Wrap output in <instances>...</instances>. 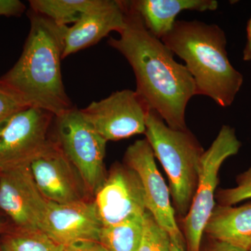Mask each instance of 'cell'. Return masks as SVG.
Wrapping results in <instances>:
<instances>
[{"instance_id": "cell-1", "label": "cell", "mask_w": 251, "mask_h": 251, "mask_svg": "<svg viewBox=\"0 0 251 251\" xmlns=\"http://www.w3.org/2000/svg\"><path fill=\"white\" fill-rule=\"evenodd\" d=\"M122 1L125 27L119 38L109 39V45L129 63L136 79L135 91L150 109L173 129H187L186 107L197 95L192 76L164 43L148 30L130 1Z\"/></svg>"}, {"instance_id": "cell-2", "label": "cell", "mask_w": 251, "mask_h": 251, "mask_svg": "<svg viewBox=\"0 0 251 251\" xmlns=\"http://www.w3.org/2000/svg\"><path fill=\"white\" fill-rule=\"evenodd\" d=\"M30 30L21 57L0 77V85L27 106L54 116L74 108L63 83L61 61L67 26L29 11Z\"/></svg>"}, {"instance_id": "cell-3", "label": "cell", "mask_w": 251, "mask_h": 251, "mask_svg": "<svg viewBox=\"0 0 251 251\" xmlns=\"http://www.w3.org/2000/svg\"><path fill=\"white\" fill-rule=\"evenodd\" d=\"M161 41L184 61L197 95L205 96L223 108L230 106L244 77L229 62L226 34L217 25L176 21Z\"/></svg>"}, {"instance_id": "cell-4", "label": "cell", "mask_w": 251, "mask_h": 251, "mask_svg": "<svg viewBox=\"0 0 251 251\" xmlns=\"http://www.w3.org/2000/svg\"><path fill=\"white\" fill-rule=\"evenodd\" d=\"M145 135L168 175L175 209L185 217L197 189L204 150L188 128L173 129L152 110L147 118Z\"/></svg>"}, {"instance_id": "cell-5", "label": "cell", "mask_w": 251, "mask_h": 251, "mask_svg": "<svg viewBox=\"0 0 251 251\" xmlns=\"http://www.w3.org/2000/svg\"><path fill=\"white\" fill-rule=\"evenodd\" d=\"M55 142L76 170L89 194L105 181L104 158L108 142L87 121L80 109L73 108L54 117Z\"/></svg>"}, {"instance_id": "cell-6", "label": "cell", "mask_w": 251, "mask_h": 251, "mask_svg": "<svg viewBox=\"0 0 251 251\" xmlns=\"http://www.w3.org/2000/svg\"><path fill=\"white\" fill-rule=\"evenodd\" d=\"M241 147L242 143L238 140L234 128L224 125L203 153L197 189L183 221L187 251H201L204 228L216 206L215 191L219 184L220 168L227 158L239 152Z\"/></svg>"}, {"instance_id": "cell-7", "label": "cell", "mask_w": 251, "mask_h": 251, "mask_svg": "<svg viewBox=\"0 0 251 251\" xmlns=\"http://www.w3.org/2000/svg\"><path fill=\"white\" fill-rule=\"evenodd\" d=\"M54 115L24 107L0 124V172L29 164L52 141L49 132Z\"/></svg>"}, {"instance_id": "cell-8", "label": "cell", "mask_w": 251, "mask_h": 251, "mask_svg": "<svg viewBox=\"0 0 251 251\" xmlns=\"http://www.w3.org/2000/svg\"><path fill=\"white\" fill-rule=\"evenodd\" d=\"M87 121L108 141L145 134L150 109L136 91H117L80 109Z\"/></svg>"}, {"instance_id": "cell-9", "label": "cell", "mask_w": 251, "mask_h": 251, "mask_svg": "<svg viewBox=\"0 0 251 251\" xmlns=\"http://www.w3.org/2000/svg\"><path fill=\"white\" fill-rule=\"evenodd\" d=\"M124 159L125 164L140 177L145 191L147 210L170 234L173 244L184 247V237L176 224L169 188L157 168L154 153L148 140H136L130 145Z\"/></svg>"}, {"instance_id": "cell-10", "label": "cell", "mask_w": 251, "mask_h": 251, "mask_svg": "<svg viewBox=\"0 0 251 251\" xmlns=\"http://www.w3.org/2000/svg\"><path fill=\"white\" fill-rule=\"evenodd\" d=\"M48 204L29 164L0 172V211L13 227L41 230Z\"/></svg>"}, {"instance_id": "cell-11", "label": "cell", "mask_w": 251, "mask_h": 251, "mask_svg": "<svg viewBox=\"0 0 251 251\" xmlns=\"http://www.w3.org/2000/svg\"><path fill=\"white\" fill-rule=\"evenodd\" d=\"M94 196V202L103 226L143 216L148 211L140 177L125 164L113 165Z\"/></svg>"}, {"instance_id": "cell-12", "label": "cell", "mask_w": 251, "mask_h": 251, "mask_svg": "<svg viewBox=\"0 0 251 251\" xmlns=\"http://www.w3.org/2000/svg\"><path fill=\"white\" fill-rule=\"evenodd\" d=\"M29 167L36 186L48 201L57 204L88 201L80 176L55 140L33 158Z\"/></svg>"}, {"instance_id": "cell-13", "label": "cell", "mask_w": 251, "mask_h": 251, "mask_svg": "<svg viewBox=\"0 0 251 251\" xmlns=\"http://www.w3.org/2000/svg\"><path fill=\"white\" fill-rule=\"evenodd\" d=\"M103 224L94 202L57 204L49 201L41 230L65 246L79 240H99Z\"/></svg>"}, {"instance_id": "cell-14", "label": "cell", "mask_w": 251, "mask_h": 251, "mask_svg": "<svg viewBox=\"0 0 251 251\" xmlns=\"http://www.w3.org/2000/svg\"><path fill=\"white\" fill-rule=\"evenodd\" d=\"M125 27L123 1L106 0L103 6L82 15L72 27H65L62 58L94 46L112 31L120 34Z\"/></svg>"}, {"instance_id": "cell-15", "label": "cell", "mask_w": 251, "mask_h": 251, "mask_svg": "<svg viewBox=\"0 0 251 251\" xmlns=\"http://www.w3.org/2000/svg\"><path fill=\"white\" fill-rule=\"evenodd\" d=\"M148 30L161 39L174 27L176 18L183 11H215V0H135L130 1Z\"/></svg>"}, {"instance_id": "cell-16", "label": "cell", "mask_w": 251, "mask_h": 251, "mask_svg": "<svg viewBox=\"0 0 251 251\" xmlns=\"http://www.w3.org/2000/svg\"><path fill=\"white\" fill-rule=\"evenodd\" d=\"M204 233L214 240L249 251L251 247V203L239 206L216 204Z\"/></svg>"}, {"instance_id": "cell-17", "label": "cell", "mask_w": 251, "mask_h": 251, "mask_svg": "<svg viewBox=\"0 0 251 251\" xmlns=\"http://www.w3.org/2000/svg\"><path fill=\"white\" fill-rule=\"evenodd\" d=\"M31 11L59 26L76 23L82 15L103 6L106 0H31Z\"/></svg>"}, {"instance_id": "cell-18", "label": "cell", "mask_w": 251, "mask_h": 251, "mask_svg": "<svg viewBox=\"0 0 251 251\" xmlns=\"http://www.w3.org/2000/svg\"><path fill=\"white\" fill-rule=\"evenodd\" d=\"M145 214L114 226H103L99 242L107 251H138L143 236Z\"/></svg>"}, {"instance_id": "cell-19", "label": "cell", "mask_w": 251, "mask_h": 251, "mask_svg": "<svg viewBox=\"0 0 251 251\" xmlns=\"http://www.w3.org/2000/svg\"><path fill=\"white\" fill-rule=\"evenodd\" d=\"M0 249L2 251H64V246L39 229L11 226L0 236Z\"/></svg>"}, {"instance_id": "cell-20", "label": "cell", "mask_w": 251, "mask_h": 251, "mask_svg": "<svg viewBox=\"0 0 251 251\" xmlns=\"http://www.w3.org/2000/svg\"><path fill=\"white\" fill-rule=\"evenodd\" d=\"M171 246L170 234L147 211L144 221L143 236L137 251H171Z\"/></svg>"}, {"instance_id": "cell-21", "label": "cell", "mask_w": 251, "mask_h": 251, "mask_svg": "<svg viewBox=\"0 0 251 251\" xmlns=\"http://www.w3.org/2000/svg\"><path fill=\"white\" fill-rule=\"evenodd\" d=\"M235 187L219 190L216 199L220 205L233 206L251 199V166L247 171L238 175Z\"/></svg>"}, {"instance_id": "cell-22", "label": "cell", "mask_w": 251, "mask_h": 251, "mask_svg": "<svg viewBox=\"0 0 251 251\" xmlns=\"http://www.w3.org/2000/svg\"><path fill=\"white\" fill-rule=\"evenodd\" d=\"M26 106L16 96L0 85V124Z\"/></svg>"}, {"instance_id": "cell-23", "label": "cell", "mask_w": 251, "mask_h": 251, "mask_svg": "<svg viewBox=\"0 0 251 251\" xmlns=\"http://www.w3.org/2000/svg\"><path fill=\"white\" fill-rule=\"evenodd\" d=\"M25 9V5L19 0H0V16H21Z\"/></svg>"}, {"instance_id": "cell-24", "label": "cell", "mask_w": 251, "mask_h": 251, "mask_svg": "<svg viewBox=\"0 0 251 251\" xmlns=\"http://www.w3.org/2000/svg\"><path fill=\"white\" fill-rule=\"evenodd\" d=\"M64 251H107L98 241L79 240L64 247Z\"/></svg>"}, {"instance_id": "cell-25", "label": "cell", "mask_w": 251, "mask_h": 251, "mask_svg": "<svg viewBox=\"0 0 251 251\" xmlns=\"http://www.w3.org/2000/svg\"><path fill=\"white\" fill-rule=\"evenodd\" d=\"M203 251H247L234 247L226 243L219 242L213 239L212 242Z\"/></svg>"}, {"instance_id": "cell-26", "label": "cell", "mask_w": 251, "mask_h": 251, "mask_svg": "<svg viewBox=\"0 0 251 251\" xmlns=\"http://www.w3.org/2000/svg\"><path fill=\"white\" fill-rule=\"evenodd\" d=\"M247 40L243 52V59L244 61H251V37L247 39Z\"/></svg>"}, {"instance_id": "cell-27", "label": "cell", "mask_w": 251, "mask_h": 251, "mask_svg": "<svg viewBox=\"0 0 251 251\" xmlns=\"http://www.w3.org/2000/svg\"><path fill=\"white\" fill-rule=\"evenodd\" d=\"M9 227V223L5 221L4 214L0 211V236L4 233Z\"/></svg>"}, {"instance_id": "cell-28", "label": "cell", "mask_w": 251, "mask_h": 251, "mask_svg": "<svg viewBox=\"0 0 251 251\" xmlns=\"http://www.w3.org/2000/svg\"><path fill=\"white\" fill-rule=\"evenodd\" d=\"M171 251H184V247H180L172 242Z\"/></svg>"}, {"instance_id": "cell-29", "label": "cell", "mask_w": 251, "mask_h": 251, "mask_svg": "<svg viewBox=\"0 0 251 251\" xmlns=\"http://www.w3.org/2000/svg\"><path fill=\"white\" fill-rule=\"evenodd\" d=\"M247 39L251 37V18H250V20H249V22L247 23Z\"/></svg>"}, {"instance_id": "cell-30", "label": "cell", "mask_w": 251, "mask_h": 251, "mask_svg": "<svg viewBox=\"0 0 251 251\" xmlns=\"http://www.w3.org/2000/svg\"><path fill=\"white\" fill-rule=\"evenodd\" d=\"M251 251V247L250 249H249V251Z\"/></svg>"}, {"instance_id": "cell-31", "label": "cell", "mask_w": 251, "mask_h": 251, "mask_svg": "<svg viewBox=\"0 0 251 251\" xmlns=\"http://www.w3.org/2000/svg\"><path fill=\"white\" fill-rule=\"evenodd\" d=\"M0 251H2L1 250V249H0Z\"/></svg>"}]
</instances>
